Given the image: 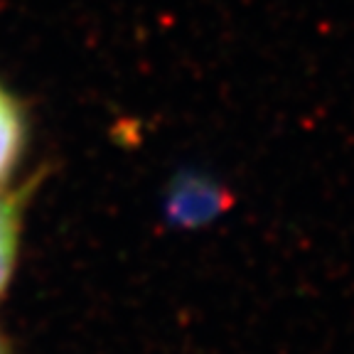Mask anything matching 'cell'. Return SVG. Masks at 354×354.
Here are the masks:
<instances>
[{"label": "cell", "instance_id": "1", "mask_svg": "<svg viewBox=\"0 0 354 354\" xmlns=\"http://www.w3.org/2000/svg\"><path fill=\"white\" fill-rule=\"evenodd\" d=\"M28 145V121L15 96L0 84V189L20 165Z\"/></svg>", "mask_w": 354, "mask_h": 354}, {"label": "cell", "instance_id": "3", "mask_svg": "<svg viewBox=\"0 0 354 354\" xmlns=\"http://www.w3.org/2000/svg\"><path fill=\"white\" fill-rule=\"evenodd\" d=\"M0 354H10V352H8V347H6V342H3V339H0Z\"/></svg>", "mask_w": 354, "mask_h": 354}, {"label": "cell", "instance_id": "2", "mask_svg": "<svg viewBox=\"0 0 354 354\" xmlns=\"http://www.w3.org/2000/svg\"><path fill=\"white\" fill-rule=\"evenodd\" d=\"M30 189H32V183L15 189V192L0 189V295L6 293L12 271H15L17 249H20L22 212H25Z\"/></svg>", "mask_w": 354, "mask_h": 354}]
</instances>
